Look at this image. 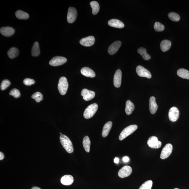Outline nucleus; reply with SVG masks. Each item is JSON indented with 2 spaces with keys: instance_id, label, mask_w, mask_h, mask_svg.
<instances>
[{
  "instance_id": "nucleus-1",
  "label": "nucleus",
  "mask_w": 189,
  "mask_h": 189,
  "mask_svg": "<svg viewBox=\"0 0 189 189\" xmlns=\"http://www.w3.org/2000/svg\"><path fill=\"white\" fill-rule=\"evenodd\" d=\"M62 145L68 153H71L74 151V148L72 141L69 138L64 134H61L60 137Z\"/></svg>"
},
{
  "instance_id": "nucleus-2",
  "label": "nucleus",
  "mask_w": 189,
  "mask_h": 189,
  "mask_svg": "<svg viewBox=\"0 0 189 189\" xmlns=\"http://www.w3.org/2000/svg\"><path fill=\"white\" fill-rule=\"evenodd\" d=\"M98 107L97 104L95 103L89 105L85 109L83 114L85 119H90L93 117L97 111Z\"/></svg>"
},
{
  "instance_id": "nucleus-3",
  "label": "nucleus",
  "mask_w": 189,
  "mask_h": 189,
  "mask_svg": "<svg viewBox=\"0 0 189 189\" xmlns=\"http://www.w3.org/2000/svg\"><path fill=\"white\" fill-rule=\"evenodd\" d=\"M138 128V126L136 125H130L126 127L121 132L119 136V139L120 141H122L125 138L130 135L135 131Z\"/></svg>"
},
{
  "instance_id": "nucleus-4",
  "label": "nucleus",
  "mask_w": 189,
  "mask_h": 189,
  "mask_svg": "<svg viewBox=\"0 0 189 189\" xmlns=\"http://www.w3.org/2000/svg\"><path fill=\"white\" fill-rule=\"evenodd\" d=\"M68 87V83L67 78L62 77L60 78L58 85V89L60 93L64 95L66 93Z\"/></svg>"
},
{
  "instance_id": "nucleus-5",
  "label": "nucleus",
  "mask_w": 189,
  "mask_h": 189,
  "mask_svg": "<svg viewBox=\"0 0 189 189\" xmlns=\"http://www.w3.org/2000/svg\"><path fill=\"white\" fill-rule=\"evenodd\" d=\"M136 71L140 77H146L148 79H150L152 77L151 73L149 71L142 66H138L136 68Z\"/></svg>"
},
{
  "instance_id": "nucleus-6",
  "label": "nucleus",
  "mask_w": 189,
  "mask_h": 189,
  "mask_svg": "<svg viewBox=\"0 0 189 189\" xmlns=\"http://www.w3.org/2000/svg\"><path fill=\"white\" fill-rule=\"evenodd\" d=\"M67 61V59L66 58L57 56L53 58L50 60L49 63L51 66H57L64 64Z\"/></svg>"
},
{
  "instance_id": "nucleus-7",
  "label": "nucleus",
  "mask_w": 189,
  "mask_h": 189,
  "mask_svg": "<svg viewBox=\"0 0 189 189\" xmlns=\"http://www.w3.org/2000/svg\"><path fill=\"white\" fill-rule=\"evenodd\" d=\"M77 15V11L73 7H70L68 9L67 16V21L69 23H72L75 21Z\"/></svg>"
},
{
  "instance_id": "nucleus-8",
  "label": "nucleus",
  "mask_w": 189,
  "mask_h": 189,
  "mask_svg": "<svg viewBox=\"0 0 189 189\" xmlns=\"http://www.w3.org/2000/svg\"><path fill=\"white\" fill-rule=\"evenodd\" d=\"M173 150L172 145L171 144H168L162 150L161 154V158L164 159L168 158L171 154Z\"/></svg>"
},
{
  "instance_id": "nucleus-9",
  "label": "nucleus",
  "mask_w": 189,
  "mask_h": 189,
  "mask_svg": "<svg viewBox=\"0 0 189 189\" xmlns=\"http://www.w3.org/2000/svg\"><path fill=\"white\" fill-rule=\"evenodd\" d=\"M148 144L150 148H158L161 146V142L158 141L156 136H153L149 138Z\"/></svg>"
},
{
  "instance_id": "nucleus-10",
  "label": "nucleus",
  "mask_w": 189,
  "mask_h": 189,
  "mask_svg": "<svg viewBox=\"0 0 189 189\" xmlns=\"http://www.w3.org/2000/svg\"><path fill=\"white\" fill-rule=\"evenodd\" d=\"M179 115V111L176 107H173L171 108L168 112V117L171 121L174 122L177 121Z\"/></svg>"
},
{
  "instance_id": "nucleus-11",
  "label": "nucleus",
  "mask_w": 189,
  "mask_h": 189,
  "mask_svg": "<svg viewBox=\"0 0 189 189\" xmlns=\"http://www.w3.org/2000/svg\"><path fill=\"white\" fill-rule=\"evenodd\" d=\"M132 172V169L130 166H125L122 168L118 173V175L120 178H124L128 177L131 175Z\"/></svg>"
},
{
  "instance_id": "nucleus-12",
  "label": "nucleus",
  "mask_w": 189,
  "mask_h": 189,
  "mask_svg": "<svg viewBox=\"0 0 189 189\" xmlns=\"http://www.w3.org/2000/svg\"><path fill=\"white\" fill-rule=\"evenodd\" d=\"M95 92L92 91L84 89L82 90L81 95L83 96V99L85 101H90L95 96Z\"/></svg>"
},
{
  "instance_id": "nucleus-13",
  "label": "nucleus",
  "mask_w": 189,
  "mask_h": 189,
  "mask_svg": "<svg viewBox=\"0 0 189 189\" xmlns=\"http://www.w3.org/2000/svg\"><path fill=\"white\" fill-rule=\"evenodd\" d=\"M95 42V38L93 36H90L82 38L80 41V43L82 46L90 47L92 46Z\"/></svg>"
},
{
  "instance_id": "nucleus-14",
  "label": "nucleus",
  "mask_w": 189,
  "mask_h": 189,
  "mask_svg": "<svg viewBox=\"0 0 189 189\" xmlns=\"http://www.w3.org/2000/svg\"><path fill=\"white\" fill-rule=\"evenodd\" d=\"M122 43L121 41H117L112 43L109 47L108 50V53L110 55H114L119 50L120 47H121Z\"/></svg>"
},
{
  "instance_id": "nucleus-15",
  "label": "nucleus",
  "mask_w": 189,
  "mask_h": 189,
  "mask_svg": "<svg viewBox=\"0 0 189 189\" xmlns=\"http://www.w3.org/2000/svg\"><path fill=\"white\" fill-rule=\"evenodd\" d=\"M122 73L121 70H116L114 77V84L116 88H119L121 84Z\"/></svg>"
},
{
  "instance_id": "nucleus-16",
  "label": "nucleus",
  "mask_w": 189,
  "mask_h": 189,
  "mask_svg": "<svg viewBox=\"0 0 189 189\" xmlns=\"http://www.w3.org/2000/svg\"><path fill=\"white\" fill-rule=\"evenodd\" d=\"M0 32L3 36L9 37L13 35L15 32V30L10 27H2L0 29Z\"/></svg>"
},
{
  "instance_id": "nucleus-17",
  "label": "nucleus",
  "mask_w": 189,
  "mask_h": 189,
  "mask_svg": "<svg viewBox=\"0 0 189 189\" xmlns=\"http://www.w3.org/2000/svg\"><path fill=\"white\" fill-rule=\"evenodd\" d=\"M108 24L110 26L117 28H122L124 27L122 22L117 19L110 20L108 22Z\"/></svg>"
},
{
  "instance_id": "nucleus-18",
  "label": "nucleus",
  "mask_w": 189,
  "mask_h": 189,
  "mask_svg": "<svg viewBox=\"0 0 189 189\" xmlns=\"http://www.w3.org/2000/svg\"><path fill=\"white\" fill-rule=\"evenodd\" d=\"M81 72L82 75L87 77L93 78L96 76L95 72L89 67H83L82 68Z\"/></svg>"
},
{
  "instance_id": "nucleus-19",
  "label": "nucleus",
  "mask_w": 189,
  "mask_h": 189,
  "mask_svg": "<svg viewBox=\"0 0 189 189\" xmlns=\"http://www.w3.org/2000/svg\"><path fill=\"white\" fill-rule=\"evenodd\" d=\"M149 108L151 113L154 114L157 112L158 105L156 101V98L154 96L150 97L149 100Z\"/></svg>"
},
{
  "instance_id": "nucleus-20",
  "label": "nucleus",
  "mask_w": 189,
  "mask_h": 189,
  "mask_svg": "<svg viewBox=\"0 0 189 189\" xmlns=\"http://www.w3.org/2000/svg\"><path fill=\"white\" fill-rule=\"evenodd\" d=\"M74 181V178L70 175L63 176L61 179V183L63 185L69 186L72 185Z\"/></svg>"
},
{
  "instance_id": "nucleus-21",
  "label": "nucleus",
  "mask_w": 189,
  "mask_h": 189,
  "mask_svg": "<svg viewBox=\"0 0 189 189\" xmlns=\"http://www.w3.org/2000/svg\"><path fill=\"white\" fill-rule=\"evenodd\" d=\"M112 125V123L111 121L108 122L104 125L102 132V136L103 137H106L108 135L111 129Z\"/></svg>"
},
{
  "instance_id": "nucleus-22",
  "label": "nucleus",
  "mask_w": 189,
  "mask_h": 189,
  "mask_svg": "<svg viewBox=\"0 0 189 189\" xmlns=\"http://www.w3.org/2000/svg\"><path fill=\"white\" fill-rule=\"evenodd\" d=\"M171 46V42L169 40H163L161 43V50L163 52H166L169 50Z\"/></svg>"
},
{
  "instance_id": "nucleus-23",
  "label": "nucleus",
  "mask_w": 189,
  "mask_h": 189,
  "mask_svg": "<svg viewBox=\"0 0 189 189\" xmlns=\"http://www.w3.org/2000/svg\"><path fill=\"white\" fill-rule=\"evenodd\" d=\"M134 109V103L129 100H128L126 103L125 112L127 115H130L132 113Z\"/></svg>"
},
{
  "instance_id": "nucleus-24",
  "label": "nucleus",
  "mask_w": 189,
  "mask_h": 189,
  "mask_svg": "<svg viewBox=\"0 0 189 189\" xmlns=\"http://www.w3.org/2000/svg\"><path fill=\"white\" fill-rule=\"evenodd\" d=\"M177 74L179 77L185 79L189 80V71L186 69L181 68L178 70Z\"/></svg>"
},
{
  "instance_id": "nucleus-25",
  "label": "nucleus",
  "mask_w": 189,
  "mask_h": 189,
  "mask_svg": "<svg viewBox=\"0 0 189 189\" xmlns=\"http://www.w3.org/2000/svg\"><path fill=\"white\" fill-rule=\"evenodd\" d=\"M137 51L138 53L142 56L143 59L145 60H148L151 58V56L147 53L146 50L144 48L140 47L138 49Z\"/></svg>"
},
{
  "instance_id": "nucleus-26",
  "label": "nucleus",
  "mask_w": 189,
  "mask_h": 189,
  "mask_svg": "<svg viewBox=\"0 0 189 189\" xmlns=\"http://www.w3.org/2000/svg\"><path fill=\"white\" fill-rule=\"evenodd\" d=\"M32 55L33 57H37L40 54V50L39 43L38 42H34L32 48Z\"/></svg>"
},
{
  "instance_id": "nucleus-27",
  "label": "nucleus",
  "mask_w": 189,
  "mask_h": 189,
  "mask_svg": "<svg viewBox=\"0 0 189 189\" xmlns=\"http://www.w3.org/2000/svg\"><path fill=\"white\" fill-rule=\"evenodd\" d=\"M19 50L16 47H12L9 50L8 55L11 59H14L18 55Z\"/></svg>"
},
{
  "instance_id": "nucleus-28",
  "label": "nucleus",
  "mask_w": 189,
  "mask_h": 189,
  "mask_svg": "<svg viewBox=\"0 0 189 189\" xmlns=\"http://www.w3.org/2000/svg\"><path fill=\"white\" fill-rule=\"evenodd\" d=\"M91 142L90 138L88 136H85L83 138V146L87 152H89L90 150Z\"/></svg>"
},
{
  "instance_id": "nucleus-29",
  "label": "nucleus",
  "mask_w": 189,
  "mask_h": 189,
  "mask_svg": "<svg viewBox=\"0 0 189 189\" xmlns=\"http://www.w3.org/2000/svg\"><path fill=\"white\" fill-rule=\"evenodd\" d=\"M15 14L16 17L20 19H27L29 17V14L21 10L17 11Z\"/></svg>"
},
{
  "instance_id": "nucleus-30",
  "label": "nucleus",
  "mask_w": 189,
  "mask_h": 189,
  "mask_svg": "<svg viewBox=\"0 0 189 189\" xmlns=\"http://www.w3.org/2000/svg\"><path fill=\"white\" fill-rule=\"evenodd\" d=\"M90 5L92 9V13L94 15L98 14L99 10V6L97 1H92L90 3Z\"/></svg>"
},
{
  "instance_id": "nucleus-31",
  "label": "nucleus",
  "mask_w": 189,
  "mask_h": 189,
  "mask_svg": "<svg viewBox=\"0 0 189 189\" xmlns=\"http://www.w3.org/2000/svg\"><path fill=\"white\" fill-rule=\"evenodd\" d=\"M168 17L172 21L177 22L179 21L180 17L178 14L176 13L171 12L168 14Z\"/></svg>"
},
{
  "instance_id": "nucleus-32",
  "label": "nucleus",
  "mask_w": 189,
  "mask_h": 189,
  "mask_svg": "<svg viewBox=\"0 0 189 189\" xmlns=\"http://www.w3.org/2000/svg\"><path fill=\"white\" fill-rule=\"evenodd\" d=\"M154 30L158 32L163 31L165 29V26L161 23L159 22H156L154 25Z\"/></svg>"
},
{
  "instance_id": "nucleus-33",
  "label": "nucleus",
  "mask_w": 189,
  "mask_h": 189,
  "mask_svg": "<svg viewBox=\"0 0 189 189\" xmlns=\"http://www.w3.org/2000/svg\"><path fill=\"white\" fill-rule=\"evenodd\" d=\"M33 99H35L37 102H39L43 99V95L39 92H37L32 95L31 96Z\"/></svg>"
},
{
  "instance_id": "nucleus-34",
  "label": "nucleus",
  "mask_w": 189,
  "mask_h": 189,
  "mask_svg": "<svg viewBox=\"0 0 189 189\" xmlns=\"http://www.w3.org/2000/svg\"><path fill=\"white\" fill-rule=\"evenodd\" d=\"M153 182L151 180H148L145 182L140 187L139 189H151Z\"/></svg>"
},
{
  "instance_id": "nucleus-35",
  "label": "nucleus",
  "mask_w": 189,
  "mask_h": 189,
  "mask_svg": "<svg viewBox=\"0 0 189 189\" xmlns=\"http://www.w3.org/2000/svg\"><path fill=\"white\" fill-rule=\"evenodd\" d=\"M11 84L10 82L8 80H4L1 84V90H4L8 88Z\"/></svg>"
},
{
  "instance_id": "nucleus-36",
  "label": "nucleus",
  "mask_w": 189,
  "mask_h": 189,
  "mask_svg": "<svg viewBox=\"0 0 189 189\" xmlns=\"http://www.w3.org/2000/svg\"><path fill=\"white\" fill-rule=\"evenodd\" d=\"M10 95L13 96L14 98H18L21 96V93L16 88L12 89L10 92Z\"/></svg>"
},
{
  "instance_id": "nucleus-37",
  "label": "nucleus",
  "mask_w": 189,
  "mask_h": 189,
  "mask_svg": "<svg viewBox=\"0 0 189 189\" xmlns=\"http://www.w3.org/2000/svg\"><path fill=\"white\" fill-rule=\"evenodd\" d=\"M35 81L34 80L29 79V78H26L23 81V83L26 85L30 86V85H33L35 83Z\"/></svg>"
},
{
  "instance_id": "nucleus-38",
  "label": "nucleus",
  "mask_w": 189,
  "mask_h": 189,
  "mask_svg": "<svg viewBox=\"0 0 189 189\" xmlns=\"http://www.w3.org/2000/svg\"><path fill=\"white\" fill-rule=\"evenodd\" d=\"M122 160L124 162H128L129 161V158L128 157L125 156V157H124L123 158Z\"/></svg>"
},
{
  "instance_id": "nucleus-39",
  "label": "nucleus",
  "mask_w": 189,
  "mask_h": 189,
  "mask_svg": "<svg viewBox=\"0 0 189 189\" xmlns=\"http://www.w3.org/2000/svg\"><path fill=\"white\" fill-rule=\"evenodd\" d=\"M4 158V154L2 152H0V160H2Z\"/></svg>"
},
{
  "instance_id": "nucleus-40",
  "label": "nucleus",
  "mask_w": 189,
  "mask_h": 189,
  "mask_svg": "<svg viewBox=\"0 0 189 189\" xmlns=\"http://www.w3.org/2000/svg\"><path fill=\"white\" fill-rule=\"evenodd\" d=\"M114 163H119V158L116 157L114 159Z\"/></svg>"
},
{
  "instance_id": "nucleus-41",
  "label": "nucleus",
  "mask_w": 189,
  "mask_h": 189,
  "mask_svg": "<svg viewBox=\"0 0 189 189\" xmlns=\"http://www.w3.org/2000/svg\"><path fill=\"white\" fill-rule=\"evenodd\" d=\"M31 189H41L39 188H38L37 187H34L33 188H32Z\"/></svg>"
},
{
  "instance_id": "nucleus-42",
  "label": "nucleus",
  "mask_w": 189,
  "mask_h": 189,
  "mask_svg": "<svg viewBox=\"0 0 189 189\" xmlns=\"http://www.w3.org/2000/svg\"><path fill=\"white\" fill-rule=\"evenodd\" d=\"M174 189H179L177 188H174Z\"/></svg>"
},
{
  "instance_id": "nucleus-43",
  "label": "nucleus",
  "mask_w": 189,
  "mask_h": 189,
  "mask_svg": "<svg viewBox=\"0 0 189 189\" xmlns=\"http://www.w3.org/2000/svg\"><path fill=\"white\" fill-rule=\"evenodd\" d=\"M60 134H61H61H62L61 133H60Z\"/></svg>"
}]
</instances>
